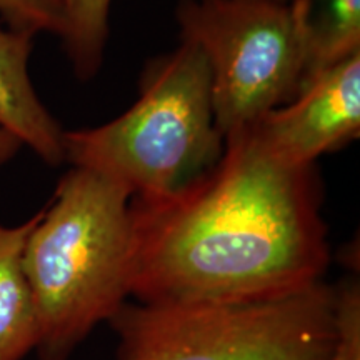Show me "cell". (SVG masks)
Instances as JSON below:
<instances>
[{
    "label": "cell",
    "mask_w": 360,
    "mask_h": 360,
    "mask_svg": "<svg viewBox=\"0 0 360 360\" xmlns=\"http://www.w3.org/2000/svg\"><path fill=\"white\" fill-rule=\"evenodd\" d=\"M315 165L274 155L250 129L225 137L220 160L164 197H132L139 304L281 299L323 282L330 265Z\"/></svg>",
    "instance_id": "cell-1"
},
{
    "label": "cell",
    "mask_w": 360,
    "mask_h": 360,
    "mask_svg": "<svg viewBox=\"0 0 360 360\" xmlns=\"http://www.w3.org/2000/svg\"><path fill=\"white\" fill-rule=\"evenodd\" d=\"M132 193L72 167L27 237L22 265L39 321L40 360H67L130 297Z\"/></svg>",
    "instance_id": "cell-2"
},
{
    "label": "cell",
    "mask_w": 360,
    "mask_h": 360,
    "mask_svg": "<svg viewBox=\"0 0 360 360\" xmlns=\"http://www.w3.org/2000/svg\"><path fill=\"white\" fill-rule=\"evenodd\" d=\"M65 160L103 175L132 197H164L212 169L224 154L204 53L180 40L143 70L127 112L64 135Z\"/></svg>",
    "instance_id": "cell-3"
},
{
    "label": "cell",
    "mask_w": 360,
    "mask_h": 360,
    "mask_svg": "<svg viewBox=\"0 0 360 360\" xmlns=\"http://www.w3.org/2000/svg\"><path fill=\"white\" fill-rule=\"evenodd\" d=\"M117 360H328L337 290L326 282L281 299L124 304L109 321Z\"/></svg>",
    "instance_id": "cell-4"
},
{
    "label": "cell",
    "mask_w": 360,
    "mask_h": 360,
    "mask_svg": "<svg viewBox=\"0 0 360 360\" xmlns=\"http://www.w3.org/2000/svg\"><path fill=\"white\" fill-rule=\"evenodd\" d=\"M180 40L204 53L224 141L294 101L307 67L302 0H182Z\"/></svg>",
    "instance_id": "cell-5"
},
{
    "label": "cell",
    "mask_w": 360,
    "mask_h": 360,
    "mask_svg": "<svg viewBox=\"0 0 360 360\" xmlns=\"http://www.w3.org/2000/svg\"><path fill=\"white\" fill-rule=\"evenodd\" d=\"M278 159L315 165L360 134V53L328 67L304 85L294 101L249 127Z\"/></svg>",
    "instance_id": "cell-6"
},
{
    "label": "cell",
    "mask_w": 360,
    "mask_h": 360,
    "mask_svg": "<svg viewBox=\"0 0 360 360\" xmlns=\"http://www.w3.org/2000/svg\"><path fill=\"white\" fill-rule=\"evenodd\" d=\"M35 35L0 25V127L51 165L65 160V130L45 109L29 75Z\"/></svg>",
    "instance_id": "cell-7"
},
{
    "label": "cell",
    "mask_w": 360,
    "mask_h": 360,
    "mask_svg": "<svg viewBox=\"0 0 360 360\" xmlns=\"http://www.w3.org/2000/svg\"><path fill=\"white\" fill-rule=\"evenodd\" d=\"M42 210L27 222L0 224V360H22L37 349L39 321L22 255Z\"/></svg>",
    "instance_id": "cell-8"
},
{
    "label": "cell",
    "mask_w": 360,
    "mask_h": 360,
    "mask_svg": "<svg viewBox=\"0 0 360 360\" xmlns=\"http://www.w3.org/2000/svg\"><path fill=\"white\" fill-rule=\"evenodd\" d=\"M302 11L305 85L328 67L360 53V0H302Z\"/></svg>",
    "instance_id": "cell-9"
},
{
    "label": "cell",
    "mask_w": 360,
    "mask_h": 360,
    "mask_svg": "<svg viewBox=\"0 0 360 360\" xmlns=\"http://www.w3.org/2000/svg\"><path fill=\"white\" fill-rule=\"evenodd\" d=\"M65 29L62 34L72 69L80 80L97 74L103 62L109 37V11L112 0H62Z\"/></svg>",
    "instance_id": "cell-10"
},
{
    "label": "cell",
    "mask_w": 360,
    "mask_h": 360,
    "mask_svg": "<svg viewBox=\"0 0 360 360\" xmlns=\"http://www.w3.org/2000/svg\"><path fill=\"white\" fill-rule=\"evenodd\" d=\"M0 15L8 29L20 32H52L62 37L65 29L62 0H0Z\"/></svg>",
    "instance_id": "cell-11"
},
{
    "label": "cell",
    "mask_w": 360,
    "mask_h": 360,
    "mask_svg": "<svg viewBox=\"0 0 360 360\" xmlns=\"http://www.w3.org/2000/svg\"><path fill=\"white\" fill-rule=\"evenodd\" d=\"M337 290V342L328 360H360V287L347 277Z\"/></svg>",
    "instance_id": "cell-12"
},
{
    "label": "cell",
    "mask_w": 360,
    "mask_h": 360,
    "mask_svg": "<svg viewBox=\"0 0 360 360\" xmlns=\"http://www.w3.org/2000/svg\"><path fill=\"white\" fill-rule=\"evenodd\" d=\"M22 148V142L8 130L0 127V165L12 160Z\"/></svg>",
    "instance_id": "cell-13"
},
{
    "label": "cell",
    "mask_w": 360,
    "mask_h": 360,
    "mask_svg": "<svg viewBox=\"0 0 360 360\" xmlns=\"http://www.w3.org/2000/svg\"><path fill=\"white\" fill-rule=\"evenodd\" d=\"M277 2H292V0H277Z\"/></svg>",
    "instance_id": "cell-14"
}]
</instances>
